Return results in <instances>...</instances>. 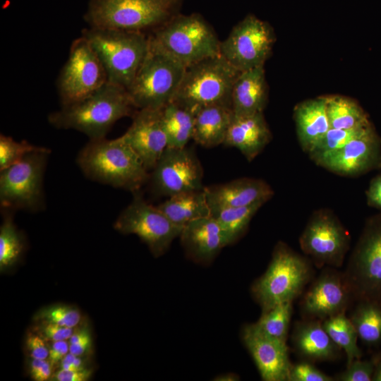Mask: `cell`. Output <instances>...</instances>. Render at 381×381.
<instances>
[{"mask_svg":"<svg viewBox=\"0 0 381 381\" xmlns=\"http://www.w3.org/2000/svg\"><path fill=\"white\" fill-rule=\"evenodd\" d=\"M73 328L61 326L56 324L42 322L38 334L47 341L68 340L73 334Z\"/></svg>","mask_w":381,"mask_h":381,"instance_id":"ab89813d","label":"cell"},{"mask_svg":"<svg viewBox=\"0 0 381 381\" xmlns=\"http://www.w3.org/2000/svg\"><path fill=\"white\" fill-rule=\"evenodd\" d=\"M84 175L95 181L132 193L149 179V171L123 136L90 140L77 156Z\"/></svg>","mask_w":381,"mask_h":381,"instance_id":"7a4b0ae2","label":"cell"},{"mask_svg":"<svg viewBox=\"0 0 381 381\" xmlns=\"http://www.w3.org/2000/svg\"><path fill=\"white\" fill-rule=\"evenodd\" d=\"M365 196L368 206L381 211V174L370 180Z\"/></svg>","mask_w":381,"mask_h":381,"instance_id":"7bdbcfd3","label":"cell"},{"mask_svg":"<svg viewBox=\"0 0 381 381\" xmlns=\"http://www.w3.org/2000/svg\"><path fill=\"white\" fill-rule=\"evenodd\" d=\"M380 167H381V164H380Z\"/></svg>","mask_w":381,"mask_h":381,"instance_id":"f907efd6","label":"cell"},{"mask_svg":"<svg viewBox=\"0 0 381 381\" xmlns=\"http://www.w3.org/2000/svg\"><path fill=\"white\" fill-rule=\"evenodd\" d=\"M69 353V342L66 340L52 341L49 346L48 361L52 367L60 364L62 359Z\"/></svg>","mask_w":381,"mask_h":381,"instance_id":"f6af8a7d","label":"cell"},{"mask_svg":"<svg viewBox=\"0 0 381 381\" xmlns=\"http://www.w3.org/2000/svg\"><path fill=\"white\" fill-rule=\"evenodd\" d=\"M294 119L300 146L308 153L330 128L325 96L298 104L294 109Z\"/></svg>","mask_w":381,"mask_h":381,"instance_id":"d4e9b609","label":"cell"},{"mask_svg":"<svg viewBox=\"0 0 381 381\" xmlns=\"http://www.w3.org/2000/svg\"><path fill=\"white\" fill-rule=\"evenodd\" d=\"M275 40L274 32L269 23L248 15L221 41L220 55L241 72L264 66L272 54Z\"/></svg>","mask_w":381,"mask_h":381,"instance_id":"5bb4252c","label":"cell"},{"mask_svg":"<svg viewBox=\"0 0 381 381\" xmlns=\"http://www.w3.org/2000/svg\"><path fill=\"white\" fill-rule=\"evenodd\" d=\"M180 0H90L85 20L91 28L143 32L172 17Z\"/></svg>","mask_w":381,"mask_h":381,"instance_id":"52a82bcc","label":"cell"},{"mask_svg":"<svg viewBox=\"0 0 381 381\" xmlns=\"http://www.w3.org/2000/svg\"><path fill=\"white\" fill-rule=\"evenodd\" d=\"M185 71L181 63L150 40L147 54L127 89L135 108L162 109L173 100Z\"/></svg>","mask_w":381,"mask_h":381,"instance_id":"ba28073f","label":"cell"},{"mask_svg":"<svg viewBox=\"0 0 381 381\" xmlns=\"http://www.w3.org/2000/svg\"><path fill=\"white\" fill-rule=\"evenodd\" d=\"M138 155L146 169L152 171L168 147L162 109H140L134 114L131 125L122 135Z\"/></svg>","mask_w":381,"mask_h":381,"instance_id":"ac0fdd59","label":"cell"},{"mask_svg":"<svg viewBox=\"0 0 381 381\" xmlns=\"http://www.w3.org/2000/svg\"><path fill=\"white\" fill-rule=\"evenodd\" d=\"M373 380L381 381V361H380L378 363H376Z\"/></svg>","mask_w":381,"mask_h":381,"instance_id":"c3c4849f","label":"cell"},{"mask_svg":"<svg viewBox=\"0 0 381 381\" xmlns=\"http://www.w3.org/2000/svg\"><path fill=\"white\" fill-rule=\"evenodd\" d=\"M343 274L353 299L381 303V211L366 219Z\"/></svg>","mask_w":381,"mask_h":381,"instance_id":"9c48e42d","label":"cell"},{"mask_svg":"<svg viewBox=\"0 0 381 381\" xmlns=\"http://www.w3.org/2000/svg\"><path fill=\"white\" fill-rule=\"evenodd\" d=\"M203 170L195 152L188 148L167 147L150 176L152 190L159 195H172L200 190Z\"/></svg>","mask_w":381,"mask_h":381,"instance_id":"9a60e30c","label":"cell"},{"mask_svg":"<svg viewBox=\"0 0 381 381\" xmlns=\"http://www.w3.org/2000/svg\"><path fill=\"white\" fill-rule=\"evenodd\" d=\"M92 337L75 344H69V352L75 356L82 357L89 353L92 350Z\"/></svg>","mask_w":381,"mask_h":381,"instance_id":"7dc6e473","label":"cell"},{"mask_svg":"<svg viewBox=\"0 0 381 381\" xmlns=\"http://www.w3.org/2000/svg\"><path fill=\"white\" fill-rule=\"evenodd\" d=\"M43 147L32 145L26 140L17 142L9 136L1 134L0 171L18 163L28 154Z\"/></svg>","mask_w":381,"mask_h":381,"instance_id":"d590c367","label":"cell"},{"mask_svg":"<svg viewBox=\"0 0 381 381\" xmlns=\"http://www.w3.org/2000/svg\"><path fill=\"white\" fill-rule=\"evenodd\" d=\"M357 301L349 319L365 345L377 346L381 343V303L369 300Z\"/></svg>","mask_w":381,"mask_h":381,"instance_id":"4dcf8cb0","label":"cell"},{"mask_svg":"<svg viewBox=\"0 0 381 381\" xmlns=\"http://www.w3.org/2000/svg\"><path fill=\"white\" fill-rule=\"evenodd\" d=\"M272 138L263 112L245 116L233 114L223 145L238 149L251 162L270 143Z\"/></svg>","mask_w":381,"mask_h":381,"instance_id":"7402d4cb","label":"cell"},{"mask_svg":"<svg viewBox=\"0 0 381 381\" xmlns=\"http://www.w3.org/2000/svg\"><path fill=\"white\" fill-rule=\"evenodd\" d=\"M381 137L373 123L318 165L342 176H358L380 167Z\"/></svg>","mask_w":381,"mask_h":381,"instance_id":"2e32d148","label":"cell"},{"mask_svg":"<svg viewBox=\"0 0 381 381\" xmlns=\"http://www.w3.org/2000/svg\"><path fill=\"white\" fill-rule=\"evenodd\" d=\"M352 299L344 274L327 269L303 294L301 310L306 319L323 321L346 312Z\"/></svg>","mask_w":381,"mask_h":381,"instance_id":"e0dca14e","label":"cell"},{"mask_svg":"<svg viewBox=\"0 0 381 381\" xmlns=\"http://www.w3.org/2000/svg\"><path fill=\"white\" fill-rule=\"evenodd\" d=\"M334 379L314 366L311 362L304 361L292 365L289 381H332Z\"/></svg>","mask_w":381,"mask_h":381,"instance_id":"f35d334b","label":"cell"},{"mask_svg":"<svg viewBox=\"0 0 381 381\" xmlns=\"http://www.w3.org/2000/svg\"><path fill=\"white\" fill-rule=\"evenodd\" d=\"M50 152L43 147L0 171L1 208L38 212L45 207L43 181Z\"/></svg>","mask_w":381,"mask_h":381,"instance_id":"30bf717a","label":"cell"},{"mask_svg":"<svg viewBox=\"0 0 381 381\" xmlns=\"http://www.w3.org/2000/svg\"><path fill=\"white\" fill-rule=\"evenodd\" d=\"M60 368L64 370H83L87 368L85 361L80 356H75L70 352L62 359Z\"/></svg>","mask_w":381,"mask_h":381,"instance_id":"bcb514c9","label":"cell"},{"mask_svg":"<svg viewBox=\"0 0 381 381\" xmlns=\"http://www.w3.org/2000/svg\"><path fill=\"white\" fill-rule=\"evenodd\" d=\"M241 339L265 381H289L292 364L286 342L270 337L253 324L243 327Z\"/></svg>","mask_w":381,"mask_h":381,"instance_id":"d6986e66","label":"cell"},{"mask_svg":"<svg viewBox=\"0 0 381 381\" xmlns=\"http://www.w3.org/2000/svg\"><path fill=\"white\" fill-rule=\"evenodd\" d=\"M313 274L306 258L279 241L272 252L265 273L251 286L254 299L262 311L287 301H294L304 290Z\"/></svg>","mask_w":381,"mask_h":381,"instance_id":"5b68a950","label":"cell"},{"mask_svg":"<svg viewBox=\"0 0 381 381\" xmlns=\"http://www.w3.org/2000/svg\"><path fill=\"white\" fill-rule=\"evenodd\" d=\"M102 62L108 81L126 90L133 80L150 47L144 32L91 28L82 30Z\"/></svg>","mask_w":381,"mask_h":381,"instance_id":"3957f363","label":"cell"},{"mask_svg":"<svg viewBox=\"0 0 381 381\" xmlns=\"http://www.w3.org/2000/svg\"><path fill=\"white\" fill-rule=\"evenodd\" d=\"M268 88L264 66L242 71L236 80L231 98L234 116L263 112L267 102Z\"/></svg>","mask_w":381,"mask_h":381,"instance_id":"cb8c5ba5","label":"cell"},{"mask_svg":"<svg viewBox=\"0 0 381 381\" xmlns=\"http://www.w3.org/2000/svg\"><path fill=\"white\" fill-rule=\"evenodd\" d=\"M293 301L284 302L262 311L255 327L265 335L283 342L287 341Z\"/></svg>","mask_w":381,"mask_h":381,"instance_id":"d6a6232c","label":"cell"},{"mask_svg":"<svg viewBox=\"0 0 381 381\" xmlns=\"http://www.w3.org/2000/svg\"><path fill=\"white\" fill-rule=\"evenodd\" d=\"M330 128L354 129L371 123L367 113L354 99L341 95L325 96Z\"/></svg>","mask_w":381,"mask_h":381,"instance_id":"f546056e","label":"cell"},{"mask_svg":"<svg viewBox=\"0 0 381 381\" xmlns=\"http://www.w3.org/2000/svg\"><path fill=\"white\" fill-rule=\"evenodd\" d=\"M374 361L356 359L347 365L346 370L337 375L334 380L340 381H370L375 369Z\"/></svg>","mask_w":381,"mask_h":381,"instance_id":"74e56055","label":"cell"},{"mask_svg":"<svg viewBox=\"0 0 381 381\" xmlns=\"http://www.w3.org/2000/svg\"><path fill=\"white\" fill-rule=\"evenodd\" d=\"M52 367L47 359L32 358L30 363V374L35 381L49 380L52 374Z\"/></svg>","mask_w":381,"mask_h":381,"instance_id":"b9f144b4","label":"cell"},{"mask_svg":"<svg viewBox=\"0 0 381 381\" xmlns=\"http://www.w3.org/2000/svg\"><path fill=\"white\" fill-rule=\"evenodd\" d=\"M35 318L41 322L73 328L79 324L81 314L78 309L73 306L56 305L41 310L35 315Z\"/></svg>","mask_w":381,"mask_h":381,"instance_id":"8d00e7d4","label":"cell"},{"mask_svg":"<svg viewBox=\"0 0 381 381\" xmlns=\"http://www.w3.org/2000/svg\"><path fill=\"white\" fill-rule=\"evenodd\" d=\"M233 112L230 107L212 105L195 113L193 140L204 147L223 145L231 123Z\"/></svg>","mask_w":381,"mask_h":381,"instance_id":"484cf974","label":"cell"},{"mask_svg":"<svg viewBox=\"0 0 381 381\" xmlns=\"http://www.w3.org/2000/svg\"><path fill=\"white\" fill-rule=\"evenodd\" d=\"M322 325L334 342L344 351L347 365L361 358L362 353L357 344L358 336L346 312L323 320Z\"/></svg>","mask_w":381,"mask_h":381,"instance_id":"1f68e13d","label":"cell"},{"mask_svg":"<svg viewBox=\"0 0 381 381\" xmlns=\"http://www.w3.org/2000/svg\"><path fill=\"white\" fill-rule=\"evenodd\" d=\"M350 243L349 231L328 208H320L312 213L299 238L301 250L318 267H340Z\"/></svg>","mask_w":381,"mask_h":381,"instance_id":"4fadbf2b","label":"cell"},{"mask_svg":"<svg viewBox=\"0 0 381 381\" xmlns=\"http://www.w3.org/2000/svg\"><path fill=\"white\" fill-rule=\"evenodd\" d=\"M46 340L39 334L30 333L26 338V348L31 358L47 359L49 346Z\"/></svg>","mask_w":381,"mask_h":381,"instance_id":"60d3db41","label":"cell"},{"mask_svg":"<svg viewBox=\"0 0 381 381\" xmlns=\"http://www.w3.org/2000/svg\"><path fill=\"white\" fill-rule=\"evenodd\" d=\"M368 126L354 129L330 128L323 138L308 153L310 159L318 165L328 156L342 148Z\"/></svg>","mask_w":381,"mask_h":381,"instance_id":"e575fe53","label":"cell"},{"mask_svg":"<svg viewBox=\"0 0 381 381\" xmlns=\"http://www.w3.org/2000/svg\"><path fill=\"white\" fill-rule=\"evenodd\" d=\"M291 342L298 355L311 363L334 361L341 354V349L334 342L318 320L297 322L292 332Z\"/></svg>","mask_w":381,"mask_h":381,"instance_id":"603a6c76","label":"cell"},{"mask_svg":"<svg viewBox=\"0 0 381 381\" xmlns=\"http://www.w3.org/2000/svg\"><path fill=\"white\" fill-rule=\"evenodd\" d=\"M23 249V238L13 223V215L9 210H5L0 227V270L2 272L14 265Z\"/></svg>","mask_w":381,"mask_h":381,"instance_id":"836d02e7","label":"cell"},{"mask_svg":"<svg viewBox=\"0 0 381 381\" xmlns=\"http://www.w3.org/2000/svg\"><path fill=\"white\" fill-rule=\"evenodd\" d=\"M150 42L186 68L220 54V43L212 26L199 14L176 15L155 29Z\"/></svg>","mask_w":381,"mask_h":381,"instance_id":"8992f818","label":"cell"},{"mask_svg":"<svg viewBox=\"0 0 381 381\" xmlns=\"http://www.w3.org/2000/svg\"><path fill=\"white\" fill-rule=\"evenodd\" d=\"M107 82L104 65L90 42L83 36L75 40L57 81L62 107L88 97Z\"/></svg>","mask_w":381,"mask_h":381,"instance_id":"7c38bea8","label":"cell"},{"mask_svg":"<svg viewBox=\"0 0 381 381\" xmlns=\"http://www.w3.org/2000/svg\"><path fill=\"white\" fill-rule=\"evenodd\" d=\"M133 193L132 201L119 215L114 228L123 234L136 235L158 258L180 236L183 226L173 223L157 206L148 203L140 190Z\"/></svg>","mask_w":381,"mask_h":381,"instance_id":"8fae6325","label":"cell"},{"mask_svg":"<svg viewBox=\"0 0 381 381\" xmlns=\"http://www.w3.org/2000/svg\"><path fill=\"white\" fill-rule=\"evenodd\" d=\"M241 71L220 54L186 68L172 101L192 111L212 105L231 107L234 84Z\"/></svg>","mask_w":381,"mask_h":381,"instance_id":"277c9868","label":"cell"},{"mask_svg":"<svg viewBox=\"0 0 381 381\" xmlns=\"http://www.w3.org/2000/svg\"><path fill=\"white\" fill-rule=\"evenodd\" d=\"M92 371L90 369L83 370H64L60 368L52 376L54 381H87L91 375Z\"/></svg>","mask_w":381,"mask_h":381,"instance_id":"ee69618b","label":"cell"},{"mask_svg":"<svg viewBox=\"0 0 381 381\" xmlns=\"http://www.w3.org/2000/svg\"><path fill=\"white\" fill-rule=\"evenodd\" d=\"M133 108L127 90L108 81L88 97L52 112L48 121L56 128L74 129L90 140L100 139Z\"/></svg>","mask_w":381,"mask_h":381,"instance_id":"6da1fadb","label":"cell"},{"mask_svg":"<svg viewBox=\"0 0 381 381\" xmlns=\"http://www.w3.org/2000/svg\"><path fill=\"white\" fill-rule=\"evenodd\" d=\"M162 114L168 147H186L189 140H193L195 114L174 101L162 109Z\"/></svg>","mask_w":381,"mask_h":381,"instance_id":"f1b7e54d","label":"cell"},{"mask_svg":"<svg viewBox=\"0 0 381 381\" xmlns=\"http://www.w3.org/2000/svg\"><path fill=\"white\" fill-rule=\"evenodd\" d=\"M263 203L232 207L210 206V216L218 224L224 246L236 242L247 231L249 224Z\"/></svg>","mask_w":381,"mask_h":381,"instance_id":"83f0119b","label":"cell"},{"mask_svg":"<svg viewBox=\"0 0 381 381\" xmlns=\"http://www.w3.org/2000/svg\"><path fill=\"white\" fill-rule=\"evenodd\" d=\"M210 206L241 207L266 203L274 190L265 181L244 177L205 188Z\"/></svg>","mask_w":381,"mask_h":381,"instance_id":"ffe728a7","label":"cell"},{"mask_svg":"<svg viewBox=\"0 0 381 381\" xmlns=\"http://www.w3.org/2000/svg\"><path fill=\"white\" fill-rule=\"evenodd\" d=\"M179 237L188 258L200 265L211 263L225 247L220 228L211 216L188 223Z\"/></svg>","mask_w":381,"mask_h":381,"instance_id":"44dd1931","label":"cell"},{"mask_svg":"<svg viewBox=\"0 0 381 381\" xmlns=\"http://www.w3.org/2000/svg\"><path fill=\"white\" fill-rule=\"evenodd\" d=\"M157 207L173 223L181 226L195 219L210 216L205 188L172 195Z\"/></svg>","mask_w":381,"mask_h":381,"instance_id":"4316f807","label":"cell"},{"mask_svg":"<svg viewBox=\"0 0 381 381\" xmlns=\"http://www.w3.org/2000/svg\"><path fill=\"white\" fill-rule=\"evenodd\" d=\"M238 378L236 375L229 373L227 375H223L219 377L218 380H235Z\"/></svg>","mask_w":381,"mask_h":381,"instance_id":"681fc988","label":"cell"}]
</instances>
